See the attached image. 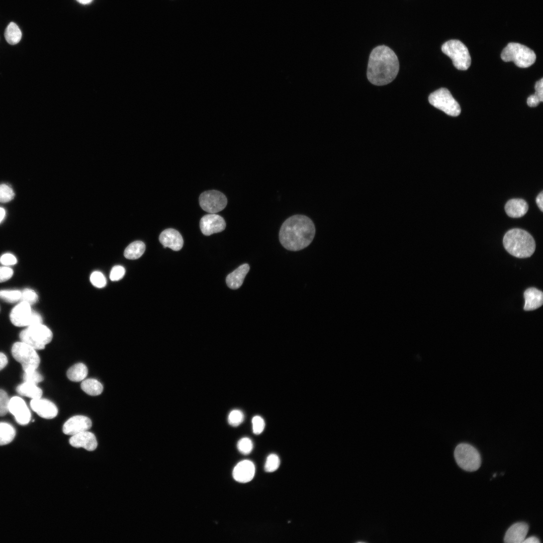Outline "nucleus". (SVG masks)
<instances>
[{
  "label": "nucleus",
  "mask_w": 543,
  "mask_h": 543,
  "mask_svg": "<svg viewBox=\"0 0 543 543\" xmlns=\"http://www.w3.org/2000/svg\"><path fill=\"white\" fill-rule=\"evenodd\" d=\"M315 227L312 220L300 214L292 216L282 224L279 240L283 246L290 251H299L307 247L312 241Z\"/></svg>",
  "instance_id": "obj_1"
},
{
  "label": "nucleus",
  "mask_w": 543,
  "mask_h": 543,
  "mask_svg": "<svg viewBox=\"0 0 543 543\" xmlns=\"http://www.w3.org/2000/svg\"><path fill=\"white\" fill-rule=\"evenodd\" d=\"M399 69L398 59L389 47L380 45L371 52L368 65L367 77L372 84L384 85L392 82Z\"/></svg>",
  "instance_id": "obj_2"
},
{
  "label": "nucleus",
  "mask_w": 543,
  "mask_h": 543,
  "mask_svg": "<svg viewBox=\"0 0 543 543\" xmlns=\"http://www.w3.org/2000/svg\"><path fill=\"white\" fill-rule=\"evenodd\" d=\"M503 243L506 251L518 258L531 256L535 249V243L532 236L526 231L514 228L504 235Z\"/></svg>",
  "instance_id": "obj_3"
},
{
  "label": "nucleus",
  "mask_w": 543,
  "mask_h": 543,
  "mask_svg": "<svg viewBox=\"0 0 543 543\" xmlns=\"http://www.w3.org/2000/svg\"><path fill=\"white\" fill-rule=\"evenodd\" d=\"M501 59L505 62L512 61L520 68L530 66L535 61L536 55L527 46L518 43L511 42L503 49Z\"/></svg>",
  "instance_id": "obj_4"
},
{
  "label": "nucleus",
  "mask_w": 543,
  "mask_h": 543,
  "mask_svg": "<svg viewBox=\"0 0 543 543\" xmlns=\"http://www.w3.org/2000/svg\"><path fill=\"white\" fill-rule=\"evenodd\" d=\"M53 334L50 329L42 323L32 325L20 333L21 341L27 343L36 350L43 349L52 340Z\"/></svg>",
  "instance_id": "obj_5"
},
{
  "label": "nucleus",
  "mask_w": 543,
  "mask_h": 543,
  "mask_svg": "<svg viewBox=\"0 0 543 543\" xmlns=\"http://www.w3.org/2000/svg\"><path fill=\"white\" fill-rule=\"evenodd\" d=\"M443 53L451 59L453 65L459 70L468 69L471 63V58L466 45L458 40H450L441 46Z\"/></svg>",
  "instance_id": "obj_6"
},
{
  "label": "nucleus",
  "mask_w": 543,
  "mask_h": 543,
  "mask_svg": "<svg viewBox=\"0 0 543 543\" xmlns=\"http://www.w3.org/2000/svg\"><path fill=\"white\" fill-rule=\"evenodd\" d=\"M454 457L458 466L467 471H475L481 464V458L479 451L468 443L458 444L455 449Z\"/></svg>",
  "instance_id": "obj_7"
},
{
  "label": "nucleus",
  "mask_w": 543,
  "mask_h": 543,
  "mask_svg": "<svg viewBox=\"0 0 543 543\" xmlns=\"http://www.w3.org/2000/svg\"><path fill=\"white\" fill-rule=\"evenodd\" d=\"M429 103L449 116L456 117L461 112L459 104L446 88H440L430 94Z\"/></svg>",
  "instance_id": "obj_8"
},
{
  "label": "nucleus",
  "mask_w": 543,
  "mask_h": 543,
  "mask_svg": "<svg viewBox=\"0 0 543 543\" xmlns=\"http://www.w3.org/2000/svg\"><path fill=\"white\" fill-rule=\"evenodd\" d=\"M12 353L14 358L21 364L24 372L37 369L40 364V359L36 349L22 341L14 343Z\"/></svg>",
  "instance_id": "obj_9"
},
{
  "label": "nucleus",
  "mask_w": 543,
  "mask_h": 543,
  "mask_svg": "<svg viewBox=\"0 0 543 543\" xmlns=\"http://www.w3.org/2000/svg\"><path fill=\"white\" fill-rule=\"evenodd\" d=\"M201 207L206 212L215 214L224 209L227 204L226 196L216 190H210L202 193L199 197Z\"/></svg>",
  "instance_id": "obj_10"
},
{
  "label": "nucleus",
  "mask_w": 543,
  "mask_h": 543,
  "mask_svg": "<svg viewBox=\"0 0 543 543\" xmlns=\"http://www.w3.org/2000/svg\"><path fill=\"white\" fill-rule=\"evenodd\" d=\"M200 226L202 233L206 236H209L223 231L226 227V223L223 218L220 215L210 213L201 218Z\"/></svg>",
  "instance_id": "obj_11"
},
{
  "label": "nucleus",
  "mask_w": 543,
  "mask_h": 543,
  "mask_svg": "<svg viewBox=\"0 0 543 543\" xmlns=\"http://www.w3.org/2000/svg\"><path fill=\"white\" fill-rule=\"evenodd\" d=\"M33 310L28 303L21 301L14 307L10 314L11 322L16 326H28L30 325Z\"/></svg>",
  "instance_id": "obj_12"
},
{
  "label": "nucleus",
  "mask_w": 543,
  "mask_h": 543,
  "mask_svg": "<svg viewBox=\"0 0 543 543\" xmlns=\"http://www.w3.org/2000/svg\"><path fill=\"white\" fill-rule=\"evenodd\" d=\"M9 411L21 425L27 424L31 419V413L25 402L21 398L14 396L10 399Z\"/></svg>",
  "instance_id": "obj_13"
},
{
  "label": "nucleus",
  "mask_w": 543,
  "mask_h": 543,
  "mask_svg": "<svg viewBox=\"0 0 543 543\" xmlns=\"http://www.w3.org/2000/svg\"><path fill=\"white\" fill-rule=\"evenodd\" d=\"M91 420L83 415H75L69 418L62 427L63 432L69 435L88 430L92 427Z\"/></svg>",
  "instance_id": "obj_14"
},
{
  "label": "nucleus",
  "mask_w": 543,
  "mask_h": 543,
  "mask_svg": "<svg viewBox=\"0 0 543 543\" xmlns=\"http://www.w3.org/2000/svg\"><path fill=\"white\" fill-rule=\"evenodd\" d=\"M255 468L254 463L248 460L240 461L234 467L232 476L234 479L240 483H247L254 477Z\"/></svg>",
  "instance_id": "obj_15"
},
{
  "label": "nucleus",
  "mask_w": 543,
  "mask_h": 543,
  "mask_svg": "<svg viewBox=\"0 0 543 543\" xmlns=\"http://www.w3.org/2000/svg\"><path fill=\"white\" fill-rule=\"evenodd\" d=\"M30 406L32 410L40 417L45 419H52L58 413L56 406L51 401L40 398L32 399Z\"/></svg>",
  "instance_id": "obj_16"
},
{
  "label": "nucleus",
  "mask_w": 543,
  "mask_h": 543,
  "mask_svg": "<svg viewBox=\"0 0 543 543\" xmlns=\"http://www.w3.org/2000/svg\"><path fill=\"white\" fill-rule=\"evenodd\" d=\"M69 442L73 447H82L88 451L94 450L98 446L96 436L88 430L72 435Z\"/></svg>",
  "instance_id": "obj_17"
},
{
  "label": "nucleus",
  "mask_w": 543,
  "mask_h": 543,
  "mask_svg": "<svg viewBox=\"0 0 543 543\" xmlns=\"http://www.w3.org/2000/svg\"><path fill=\"white\" fill-rule=\"evenodd\" d=\"M159 240L164 248L169 247L174 251L181 249L184 244L183 238L179 232L172 228L163 230L159 235Z\"/></svg>",
  "instance_id": "obj_18"
},
{
  "label": "nucleus",
  "mask_w": 543,
  "mask_h": 543,
  "mask_svg": "<svg viewBox=\"0 0 543 543\" xmlns=\"http://www.w3.org/2000/svg\"><path fill=\"white\" fill-rule=\"evenodd\" d=\"M528 525L525 522L512 524L505 533L504 541L506 543H522L528 531Z\"/></svg>",
  "instance_id": "obj_19"
},
{
  "label": "nucleus",
  "mask_w": 543,
  "mask_h": 543,
  "mask_svg": "<svg viewBox=\"0 0 543 543\" xmlns=\"http://www.w3.org/2000/svg\"><path fill=\"white\" fill-rule=\"evenodd\" d=\"M525 304L524 310L531 311L541 307L543 304V293L533 287L527 289L524 292Z\"/></svg>",
  "instance_id": "obj_20"
},
{
  "label": "nucleus",
  "mask_w": 543,
  "mask_h": 543,
  "mask_svg": "<svg viewBox=\"0 0 543 543\" xmlns=\"http://www.w3.org/2000/svg\"><path fill=\"white\" fill-rule=\"evenodd\" d=\"M249 269V264L244 263L240 265L233 272L229 274L226 279V282L228 287L233 290L239 288L242 285Z\"/></svg>",
  "instance_id": "obj_21"
},
{
  "label": "nucleus",
  "mask_w": 543,
  "mask_h": 543,
  "mask_svg": "<svg viewBox=\"0 0 543 543\" xmlns=\"http://www.w3.org/2000/svg\"><path fill=\"white\" fill-rule=\"evenodd\" d=\"M504 208L508 216L512 218H520L527 213L528 206L523 199H512L507 202Z\"/></svg>",
  "instance_id": "obj_22"
},
{
  "label": "nucleus",
  "mask_w": 543,
  "mask_h": 543,
  "mask_svg": "<svg viewBox=\"0 0 543 543\" xmlns=\"http://www.w3.org/2000/svg\"><path fill=\"white\" fill-rule=\"evenodd\" d=\"M18 394L21 395L31 398L32 399L40 398L42 395V390L37 385L24 382L19 385L16 389Z\"/></svg>",
  "instance_id": "obj_23"
},
{
  "label": "nucleus",
  "mask_w": 543,
  "mask_h": 543,
  "mask_svg": "<svg viewBox=\"0 0 543 543\" xmlns=\"http://www.w3.org/2000/svg\"><path fill=\"white\" fill-rule=\"evenodd\" d=\"M88 370L83 363H78L71 366L67 371L68 379L73 382L82 381L86 377Z\"/></svg>",
  "instance_id": "obj_24"
},
{
  "label": "nucleus",
  "mask_w": 543,
  "mask_h": 543,
  "mask_svg": "<svg viewBox=\"0 0 543 543\" xmlns=\"http://www.w3.org/2000/svg\"><path fill=\"white\" fill-rule=\"evenodd\" d=\"M145 250V244L141 241H135L126 248L124 255L127 259H136L142 255Z\"/></svg>",
  "instance_id": "obj_25"
},
{
  "label": "nucleus",
  "mask_w": 543,
  "mask_h": 543,
  "mask_svg": "<svg viewBox=\"0 0 543 543\" xmlns=\"http://www.w3.org/2000/svg\"><path fill=\"white\" fill-rule=\"evenodd\" d=\"M81 388L85 393L90 396L99 395L103 391V385L95 379L83 380L81 383Z\"/></svg>",
  "instance_id": "obj_26"
},
{
  "label": "nucleus",
  "mask_w": 543,
  "mask_h": 543,
  "mask_svg": "<svg viewBox=\"0 0 543 543\" xmlns=\"http://www.w3.org/2000/svg\"><path fill=\"white\" fill-rule=\"evenodd\" d=\"M5 37L9 44L15 45L18 43L21 40L22 32L16 23L11 22L5 30Z\"/></svg>",
  "instance_id": "obj_27"
},
{
  "label": "nucleus",
  "mask_w": 543,
  "mask_h": 543,
  "mask_svg": "<svg viewBox=\"0 0 543 543\" xmlns=\"http://www.w3.org/2000/svg\"><path fill=\"white\" fill-rule=\"evenodd\" d=\"M16 435L15 429L11 424L0 422V445H4L13 441Z\"/></svg>",
  "instance_id": "obj_28"
},
{
  "label": "nucleus",
  "mask_w": 543,
  "mask_h": 543,
  "mask_svg": "<svg viewBox=\"0 0 543 543\" xmlns=\"http://www.w3.org/2000/svg\"><path fill=\"white\" fill-rule=\"evenodd\" d=\"M21 291L19 290H1L0 298L8 303H15L20 300Z\"/></svg>",
  "instance_id": "obj_29"
},
{
  "label": "nucleus",
  "mask_w": 543,
  "mask_h": 543,
  "mask_svg": "<svg viewBox=\"0 0 543 543\" xmlns=\"http://www.w3.org/2000/svg\"><path fill=\"white\" fill-rule=\"evenodd\" d=\"M280 465V460L278 455L272 454L268 456L264 465L265 471L269 473L276 471Z\"/></svg>",
  "instance_id": "obj_30"
},
{
  "label": "nucleus",
  "mask_w": 543,
  "mask_h": 543,
  "mask_svg": "<svg viewBox=\"0 0 543 543\" xmlns=\"http://www.w3.org/2000/svg\"><path fill=\"white\" fill-rule=\"evenodd\" d=\"M25 382H29L37 385L43 380V376L38 372L37 369L25 371L23 376Z\"/></svg>",
  "instance_id": "obj_31"
},
{
  "label": "nucleus",
  "mask_w": 543,
  "mask_h": 543,
  "mask_svg": "<svg viewBox=\"0 0 543 543\" xmlns=\"http://www.w3.org/2000/svg\"><path fill=\"white\" fill-rule=\"evenodd\" d=\"M244 418L243 412L238 409H234L230 412L228 415L227 420L228 423L232 426L239 425L243 421Z\"/></svg>",
  "instance_id": "obj_32"
},
{
  "label": "nucleus",
  "mask_w": 543,
  "mask_h": 543,
  "mask_svg": "<svg viewBox=\"0 0 543 543\" xmlns=\"http://www.w3.org/2000/svg\"><path fill=\"white\" fill-rule=\"evenodd\" d=\"M15 197L13 189L7 184L0 185V202L7 203L12 200Z\"/></svg>",
  "instance_id": "obj_33"
},
{
  "label": "nucleus",
  "mask_w": 543,
  "mask_h": 543,
  "mask_svg": "<svg viewBox=\"0 0 543 543\" xmlns=\"http://www.w3.org/2000/svg\"><path fill=\"white\" fill-rule=\"evenodd\" d=\"M237 446L238 450L241 454L246 455L251 452L253 449V444L250 438L244 437L238 440Z\"/></svg>",
  "instance_id": "obj_34"
},
{
  "label": "nucleus",
  "mask_w": 543,
  "mask_h": 543,
  "mask_svg": "<svg viewBox=\"0 0 543 543\" xmlns=\"http://www.w3.org/2000/svg\"><path fill=\"white\" fill-rule=\"evenodd\" d=\"M38 300L37 293L30 289H25L21 291V301L25 302L30 305L36 303Z\"/></svg>",
  "instance_id": "obj_35"
},
{
  "label": "nucleus",
  "mask_w": 543,
  "mask_h": 543,
  "mask_svg": "<svg viewBox=\"0 0 543 543\" xmlns=\"http://www.w3.org/2000/svg\"><path fill=\"white\" fill-rule=\"evenodd\" d=\"M92 284L97 288H103L106 285V279L104 275L98 271L93 272L90 277Z\"/></svg>",
  "instance_id": "obj_36"
},
{
  "label": "nucleus",
  "mask_w": 543,
  "mask_h": 543,
  "mask_svg": "<svg viewBox=\"0 0 543 543\" xmlns=\"http://www.w3.org/2000/svg\"><path fill=\"white\" fill-rule=\"evenodd\" d=\"M251 423L252 431L254 434H259L262 432L265 427V421L260 416H253Z\"/></svg>",
  "instance_id": "obj_37"
},
{
  "label": "nucleus",
  "mask_w": 543,
  "mask_h": 543,
  "mask_svg": "<svg viewBox=\"0 0 543 543\" xmlns=\"http://www.w3.org/2000/svg\"><path fill=\"white\" fill-rule=\"evenodd\" d=\"M9 401L7 393L4 390L0 389V416L5 415L9 411Z\"/></svg>",
  "instance_id": "obj_38"
},
{
  "label": "nucleus",
  "mask_w": 543,
  "mask_h": 543,
  "mask_svg": "<svg viewBox=\"0 0 543 543\" xmlns=\"http://www.w3.org/2000/svg\"><path fill=\"white\" fill-rule=\"evenodd\" d=\"M125 273V268L121 265L114 266L110 273V278L112 281H117L121 280Z\"/></svg>",
  "instance_id": "obj_39"
},
{
  "label": "nucleus",
  "mask_w": 543,
  "mask_h": 543,
  "mask_svg": "<svg viewBox=\"0 0 543 543\" xmlns=\"http://www.w3.org/2000/svg\"><path fill=\"white\" fill-rule=\"evenodd\" d=\"M0 262L5 266L12 265L17 263V259L12 254L5 253L0 257Z\"/></svg>",
  "instance_id": "obj_40"
},
{
  "label": "nucleus",
  "mask_w": 543,
  "mask_h": 543,
  "mask_svg": "<svg viewBox=\"0 0 543 543\" xmlns=\"http://www.w3.org/2000/svg\"><path fill=\"white\" fill-rule=\"evenodd\" d=\"M13 270L7 266H0V283L4 282L9 280L13 275Z\"/></svg>",
  "instance_id": "obj_41"
},
{
  "label": "nucleus",
  "mask_w": 543,
  "mask_h": 543,
  "mask_svg": "<svg viewBox=\"0 0 543 543\" xmlns=\"http://www.w3.org/2000/svg\"><path fill=\"white\" fill-rule=\"evenodd\" d=\"M535 92L534 95L539 99L540 102L543 101V78L536 82L534 86Z\"/></svg>",
  "instance_id": "obj_42"
},
{
  "label": "nucleus",
  "mask_w": 543,
  "mask_h": 543,
  "mask_svg": "<svg viewBox=\"0 0 543 543\" xmlns=\"http://www.w3.org/2000/svg\"><path fill=\"white\" fill-rule=\"evenodd\" d=\"M540 102L539 99L534 94L530 96L527 100V104L530 107L537 106Z\"/></svg>",
  "instance_id": "obj_43"
},
{
  "label": "nucleus",
  "mask_w": 543,
  "mask_h": 543,
  "mask_svg": "<svg viewBox=\"0 0 543 543\" xmlns=\"http://www.w3.org/2000/svg\"><path fill=\"white\" fill-rule=\"evenodd\" d=\"M543 192L541 191L536 197L535 199L536 203L540 209V210L543 211Z\"/></svg>",
  "instance_id": "obj_44"
},
{
  "label": "nucleus",
  "mask_w": 543,
  "mask_h": 543,
  "mask_svg": "<svg viewBox=\"0 0 543 543\" xmlns=\"http://www.w3.org/2000/svg\"><path fill=\"white\" fill-rule=\"evenodd\" d=\"M8 364V358L6 355L0 352V371L3 369Z\"/></svg>",
  "instance_id": "obj_45"
},
{
  "label": "nucleus",
  "mask_w": 543,
  "mask_h": 543,
  "mask_svg": "<svg viewBox=\"0 0 543 543\" xmlns=\"http://www.w3.org/2000/svg\"><path fill=\"white\" fill-rule=\"evenodd\" d=\"M540 541L538 538L536 536H530L526 539H524L522 543H539Z\"/></svg>",
  "instance_id": "obj_46"
},
{
  "label": "nucleus",
  "mask_w": 543,
  "mask_h": 543,
  "mask_svg": "<svg viewBox=\"0 0 543 543\" xmlns=\"http://www.w3.org/2000/svg\"><path fill=\"white\" fill-rule=\"evenodd\" d=\"M5 215H6V211H5V210L2 207H0V223H1L2 221L3 220V219H4V218L5 217Z\"/></svg>",
  "instance_id": "obj_47"
},
{
  "label": "nucleus",
  "mask_w": 543,
  "mask_h": 543,
  "mask_svg": "<svg viewBox=\"0 0 543 543\" xmlns=\"http://www.w3.org/2000/svg\"><path fill=\"white\" fill-rule=\"evenodd\" d=\"M78 3L83 5L89 4L92 2L93 0H76Z\"/></svg>",
  "instance_id": "obj_48"
}]
</instances>
